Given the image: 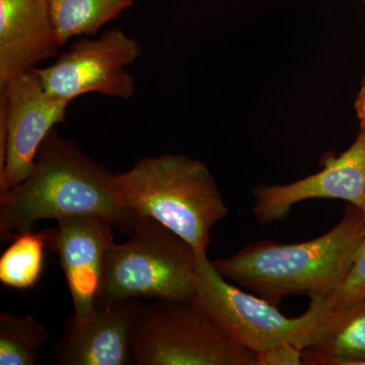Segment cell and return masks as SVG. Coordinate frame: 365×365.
I'll list each match as a JSON object with an SVG mask.
<instances>
[{
	"label": "cell",
	"mask_w": 365,
	"mask_h": 365,
	"mask_svg": "<svg viewBox=\"0 0 365 365\" xmlns=\"http://www.w3.org/2000/svg\"><path fill=\"white\" fill-rule=\"evenodd\" d=\"M95 215L131 235L136 217L118 202L114 174L53 129L28 176L0 195V239L31 232L41 220Z\"/></svg>",
	"instance_id": "obj_1"
},
{
	"label": "cell",
	"mask_w": 365,
	"mask_h": 365,
	"mask_svg": "<svg viewBox=\"0 0 365 365\" xmlns=\"http://www.w3.org/2000/svg\"><path fill=\"white\" fill-rule=\"evenodd\" d=\"M364 234V211L348 203L340 222L321 237L299 244L255 242L213 263L225 279L277 306L288 295L332 294Z\"/></svg>",
	"instance_id": "obj_2"
},
{
	"label": "cell",
	"mask_w": 365,
	"mask_h": 365,
	"mask_svg": "<svg viewBox=\"0 0 365 365\" xmlns=\"http://www.w3.org/2000/svg\"><path fill=\"white\" fill-rule=\"evenodd\" d=\"M114 189L132 215L160 222L196 253H207L211 230L230 213L208 168L186 155L141 158L114 174Z\"/></svg>",
	"instance_id": "obj_3"
},
{
	"label": "cell",
	"mask_w": 365,
	"mask_h": 365,
	"mask_svg": "<svg viewBox=\"0 0 365 365\" xmlns=\"http://www.w3.org/2000/svg\"><path fill=\"white\" fill-rule=\"evenodd\" d=\"M195 299L209 318L237 344L261 353L290 344L302 350L319 344L340 325L346 312L334 311L329 295L309 297V309L288 318L277 306L247 294L218 272L207 253H196Z\"/></svg>",
	"instance_id": "obj_4"
},
{
	"label": "cell",
	"mask_w": 365,
	"mask_h": 365,
	"mask_svg": "<svg viewBox=\"0 0 365 365\" xmlns=\"http://www.w3.org/2000/svg\"><path fill=\"white\" fill-rule=\"evenodd\" d=\"M128 241L108 249L97 307L195 297L196 252L160 222L136 217Z\"/></svg>",
	"instance_id": "obj_5"
},
{
	"label": "cell",
	"mask_w": 365,
	"mask_h": 365,
	"mask_svg": "<svg viewBox=\"0 0 365 365\" xmlns=\"http://www.w3.org/2000/svg\"><path fill=\"white\" fill-rule=\"evenodd\" d=\"M136 365H257V354L215 325L195 297L139 304L131 329Z\"/></svg>",
	"instance_id": "obj_6"
},
{
	"label": "cell",
	"mask_w": 365,
	"mask_h": 365,
	"mask_svg": "<svg viewBox=\"0 0 365 365\" xmlns=\"http://www.w3.org/2000/svg\"><path fill=\"white\" fill-rule=\"evenodd\" d=\"M0 195L32 170L41 144L66 119L68 101L53 97L36 68L0 88Z\"/></svg>",
	"instance_id": "obj_7"
},
{
	"label": "cell",
	"mask_w": 365,
	"mask_h": 365,
	"mask_svg": "<svg viewBox=\"0 0 365 365\" xmlns=\"http://www.w3.org/2000/svg\"><path fill=\"white\" fill-rule=\"evenodd\" d=\"M143 52L141 46L122 29L106 31L97 39H81L62 53L52 66L37 68L46 91L71 102L85 93L129 100L135 81L125 71Z\"/></svg>",
	"instance_id": "obj_8"
},
{
	"label": "cell",
	"mask_w": 365,
	"mask_h": 365,
	"mask_svg": "<svg viewBox=\"0 0 365 365\" xmlns=\"http://www.w3.org/2000/svg\"><path fill=\"white\" fill-rule=\"evenodd\" d=\"M323 169L287 185H261L254 189L255 217L262 225L280 222L292 206L309 199H340L365 212V130L340 155L324 158Z\"/></svg>",
	"instance_id": "obj_9"
},
{
	"label": "cell",
	"mask_w": 365,
	"mask_h": 365,
	"mask_svg": "<svg viewBox=\"0 0 365 365\" xmlns=\"http://www.w3.org/2000/svg\"><path fill=\"white\" fill-rule=\"evenodd\" d=\"M49 228L48 245L56 254L73 302L78 322L91 318L97 309L105 257L114 242V225L95 215L71 216Z\"/></svg>",
	"instance_id": "obj_10"
},
{
	"label": "cell",
	"mask_w": 365,
	"mask_h": 365,
	"mask_svg": "<svg viewBox=\"0 0 365 365\" xmlns=\"http://www.w3.org/2000/svg\"><path fill=\"white\" fill-rule=\"evenodd\" d=\"M140 302L97 307L93 316L64 323L61 337L53 345L60 365L135 364L131 329Z\"/></svg>",
	"instance_id": "obj_11"
},
{
	"label": "cell",
	"mask_w": 365,
	"mask_h": 365,
	"mask_svg": "<svg viewBox=\"0 0 365 365\" xmlns=\"http://www.w3.org/2000/svg\"><path fill=\"white\" fill-rule=\"evenodd\" d=\"M61 47L50 0H0V88Z\"/></svg>",
	"instance_id": "obj_12"
},
{
	"label": "cell",
	"mask_w": 365,
	"mask_h": 365,
	"mask_svg": "<svg viewBox=\"0 0 365 365\" xmlns=\"http://www.w3.org/2000/svg\"><path fill=\"white\" fill-rule=\"evenodd\" d=\"M134 0H50V9L60 45L76 36L91 37L117 19Z\"/></svg>",
	"instance_id": "obj_13"
},
{
	"label": "cell",
	"mask_w": 365,
	"mask_h": 365,
	"mask_svg": "<svg viewBox=\"0 0 365 365\" xmlns=\"http://www.w3.org/2000/svg\"><path fill=\"white\" fill-rule=\"evenodd\" d=\"M49 228L40 232H21L11 237V244L0 257V282L16 290L35 288L45 267V252Z\"/></svg>",
	"instance_id": "obj_14"
},
{
	"label": "cell",
	"mask_w": 365,
	"mask_h": 365,
	"mask_svg": "<svg viewBox=\"0 0 365 365\" xmlns=\"http://www.w3.org/2000/svg\"><path fill=\"white\" fill-rule=\"evenodd\" d=\"M304 364H365V302L346 311L328 337L304 352Z\"/></svg>",
	"instance_id": "obj_15"
},
{
	"label": "cell",
	"mask_w": 365,
	"mask_h": 365,
	"mask_svg": "<svg viewBox=\"0 0 365 365\" xmlns=\"http://www.w3.org/2000/svg\"><path fill=\"white\" fill-rule=\"evenodd\" d=\"M49 332L33 316L0 313V365L37 364L40 348Z\"/></svg>",
	"instance_id": "obj_16"
},
{
	"label": "cell",
	"mask_w": 365,
	"mask_h": 365,
	"mask_svg": "<svg viewBox=\"0 0 365 365\" xmlns=\"http://www.w3.org/2000/svg\"><path fill=\"white\" fill-rule=\"evenodd\" d=\"M334 311H349L365 302V234L349 272L338 287L329 294Z\"/></svg>",
	"instance_id": "obj_17"
},
{
	"label": "cell",
	"mask_w": 365,
	"mask_h": 365,
	"mask_svg": "<svg viewBox=\"0 0 365 365\" xmlns=\"http://www.w3.org/2000/svg\"><path fill=\"white\" fill-rule=\"evenodd\" d=\"M304 350L294 345L276 346L266 351L257 353V365H302Z\"/></svg>",
	"instance_id": "obj_18"
},
{
	"label": "cell",
	"mask_w": 365,
	"mask_h": 365,
	"mask_svg": "<svg viewBox=\"0 0 365 365\" xmlns=\"http://www.w3.org/2000/svg\"><path fill=\"white\" fill-rule=\"evenodd\" d=\"M355 112L359 118L360 129L365 130V71L364 78H362L361 85L356 100H355Z\"/></svg>",
	"instance_id": "obj_19"
},
{
	"label": "cell",
	"mask_w": 365,
	"mask_h": 365,
	"mask_svg": "<svg viewBox=\"0 0 365 365\" xmlns=\"http://www.w3.org/2000/svg\"><path fill=\"white\" fill-rule=\"evenodd\" d=\"M364 1L365 2V0H364Z\"/></svg>",
	"instance_id": "obj_20"
}]
</instances>
